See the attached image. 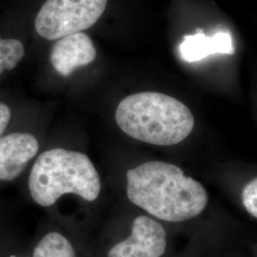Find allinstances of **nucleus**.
<instances>
[{"mask_svg": "<svg viewBox=\"0 0 257 257\" xmlns=\"http://www.w3.org/2000/svg\"><path fill=\"white\" fill-rule=\"evenodd\" d=\"M33 257H76V252L69 239L57 231H51L37 242Z\"/></svg>", "mask_w": 257, "mask_h": 257, "instance_id": "9", "label": "nucleus"}, {"mask_svg": "<svg viewBox=\"0 0 257 257\" xmlns=\"http://www.w3.org/2000/svg\"><path fill=\"white\" fill-rule=\"evenodd\" d=\"M25 55L21 41L15 38L4 39L0 37V75L5 71L14 70Z\"/></svg>", "mask_w": 257, "mask_h": 257, "instance_id": "10", "label": "nucleus"}, {"mask_svg": "<svg viewBox=\"0 0 257 257\" xmlns=\"http://www.w3.org/2000/svg\"><path fill=\"white\" fill-rule=\"evenodd\" d=\"M130 201L156 218L181 222L198 216L208 204L205 188L182 169L163 161H148L126 174Z\"/></svg>", "mask_w": 257, "mask_h": 257, "instance_id": "1", "label": "nucleus"}, {"mask_svg": "<svg viewBox=\"0 0 257 257\" xmlns=\"http://www.w3.org/2000/svg\"><path fill=\"white\" fill-rule=\"evenodd\" d=\"M95 57L96 50L91 37L81 32L57 39L50 60L58 74L69 76L76 68L91 64Z\"/></svg>", "mask_w": 257, "mask_h": 257, "instance_id": "7", "label": "nucleus"}, {"mask_svg": "<svg viewBox=\"0 0 257 257\" xmlns=\"http://www.w3.org/2000/svg\"><path fill=\"white\" fill-rule=\"evenodd\" d=\"M39 150L37 138L30 133L16 132L0 138V181L18 178Z\"/></svg>", "mask_w": 257, "mask_h": 257, "instance_id": "6", "label": "nucleus"}, {"mask_svg": "<svg viewBox=\"0 0 257 257\" xmlns=\"http://www.w3.org/2000/svg\"><path fill=\"white\" fill-rule=\"evenodd\" d=\"M167 248V233L161 224L140 215L137 217L132 233L110 248L108 257H161Z\"/></svg>", "mask_w": 257, "mask_h": 257, "instance_id": "5", "label": "nucleus"}, {"mask_svg": "<svg viewBox=\"0 0 257 257\" xmlns=\"http://www.w3.org/2000/svg\"><path fill=\"white\" fill-rule=\"evenodd\" d=\"M179 54L187 62H196L211 55H233L232 37L229 32H218L212 37H207L202 31L193 36H186L179 45Z\"/></svg>", "mask_w": 257, "mask_h": 257, "instance_id": "8", "label": "nucleus"}, {"mask_svg": "<svg viewBox=\"0 0 257 257\" xmlns=\"http://www.w3.org/2000/svg\"><path fill=\"white\" fill-rule=\"evenodd\" d=\"M115 121L128 137L156 146L178 144L194 127L193 113L185 104L156 92H138L122 99Z\"/></svg>", "mask_w": 257, "mask_h": 257, "instance_id": "2", "label": "nucleus"}, {"mask_svg": "<svg viewBox=\"0 0 257 257\" xmlns=\"http://www.w3.org/2000/svg\"><path fill=\"white\" fill-rule=\"evenodd\" d=\"M12 117V111L9 106L0 101V138L3 136L4 132L9 126Z\"/></svg>", "mask_w": 257, "mask_h": 257, "instance_id": "12", "label": "nucleus"}, {"mask_svg": "<svg viewBox=\"0 0 257 257\" xmlns=\"http://www.w3.org/2000/svg\"><path fill=\"white\" fill-rule=\"evenodd\" d=\"M28 188L37 205L50 207L66 193L94 201L100 193L101 182L95 167L85 154L55 148L37 157L29 175Z\"/></svg>", "mask_w": 257, "mask_h": 257, "instance_id": "3", "label": "nucleus"}, {"mask_svg": "<svg viewBox=\"0 0 257 257\" xmlns=\"http://www.w3.org/2000/svg\"><path fill=\"white\" fill-rule=\"evenodd\" d=\"M242 201L245 209L254 218L257 217V179L254 178L245 187L242 193Z\"/></svg>", "mask_w": 257, "mask_h": 257, "instance_id": "11", "label": "nucleus"}, {"mask_svg": "<svg viewBox=\"0 0 257 257\" xmlns=\"http://www.w3.org/2000/svg\"><path fill=\"white\" fill-rule=\"evenodd\" d=\"M108 0H46L35 21L37 34L47 40L81 33L104 14Z\"/></svg>", "mask_w": 257, "mask_h": 257, "instance_id": "4", "label": "nucleus"}]
</instances>
